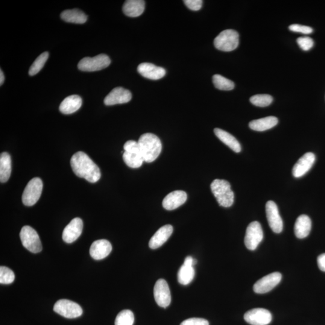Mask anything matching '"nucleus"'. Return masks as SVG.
Returning <instances> with one entry per match:
<instances>
[{"label": "nucleus", "mask_w": 325, "mask_h": 325, "mask_svg": "<svg viewBox=\"0 0 325 325\" xmlns=\"http://www.w3.org/2000/svg\"><path fill=\"white\" fill-rule=\"evenodd\" d=\"M155 300L158 306L166 308L171 303V295L168 284L164 279L158 280L154 289Z\"/></svg>", "instance_id": "f8f14e48"}, {"label": "nucleus", "mask_w": 325, "mask_h": 325, "mask_svg": "<svg viewBox=\"0 0 325 325\" xmlns=\"http://www.w3.org/2000/svg\"><path fill=\"white\" fill-rule=\"evenodd\" d=\"M71 165L73 172L77 177L84 178L90 183H95L100 179L99 167L83 152L79 151L73 155Z\"/></svg>", "instance_id": "f257e3e1"}, {"label": "nucleus", "mask_w": 325, "mask_h": 325, "mask_svg": "<svg viewBox=\"0 0 325 325\" xmlns=\"http://www.w3.org/2000/svg\"><path fill=\"white\" fill-rule=\"evenodd\" d=\"M215 135L218 137L224 144L227 145L228 147L232 149L237 153H240L242 150L241 145L240 144L238 140L236 139L233 135L227 132L222 129L216 128L214 130Z\"/></svg>", "instance_id": "393cba45"}, {"label": "nucleus", "mask_w": 325, "mask_h": 325, "mask_svg": "<svg viewBox=\"0 0 325 325\" xmlns=\"http://www.w3.org/2000/svg\"><path fill=\"white\" fill-rule=\"evenodd\" d=\"M49 57V53L48 52H43L36 60L34 61L33 63L30 66L29 69L28 74L30 76L36 75L37 73L40 71V70L44 66L46 61H47Z\"/></svg>", "instance_id": "7c9ffc66"}, {"label": "nucleus", "mask_w": 325, "mask_h": 325, "mask_svg": "<svg viewBox=\"0 0 325 325\" xmlns=\"http://www.w3.org/2000/svg\"><path fill=\"white\" fill-rule=\"evenodd\" d=\"M132 98V95L128 90L121 87H116L104 99L106 105H113L127 103Z\"/></svg>", "instance_id": "dca6fc26"}, {"label": "nucleus", "mask_w": 325, "mask_h": 325, "mask_svg": "<svg viewBox=\"0 0 325 325\" xmlns=\"http://www.w3.org/2000/svg\"><path fill=\"white\" fill-rule=\"evenodd\" d=\"M137 71L143 77L153 80H159L166 75L165 69L149 63L140 64L137 67Z\"/></svg>", "instance_id": "6ab92c4d"}, {"label": "nucleus", "mask_w": 325, "mask_h": 325, "mask_svg": "<svg viewBox=\"0 0 325 325\" xmlns=\"http://www.w3.org/2000/svg\"><path fill=\"white\" fill-rule=\"evenodd\" d=\"M266 213L269 226L272 230L277 234L282 232L283 222L277 204L274 201H269L266 203Z\"/></svg>", "instance_id": "ddd939ff"}, {"label": "nucleus", "mask_w": 325, "mask_h": 325, "mask_svg": "<svg viewBox=\"0 0 325 325\" xmlns=\"http://www.w3.org/2000/svg\"><path fill=\"white\" fill-rule=\"evenodd\" d=\"M195 275L193 266L183 265L178 273V281L181 285L186 286L192 282Z\"/></svg>", "instance_id": "c85d7f7f"}, {"label": "nucleus", "mask_w": 325, "mask_h": 325, "mask_svg": "<svg viewBox=\"0 0 325 325\" xmlns=\"http://www.w3.org/2000/svg\"><path fill=\"white\" fill-rule=\"evenodd\" d=\"M134 316L130 310H125L120 312L115 319V325H133Z\"/></svg>", "instance_id": "2f4dec72"}, {"label": "nucleus", "mask_w": 325, "mask_h": 325, "mask_svg": "<svg viewBox=\"0 0 325 325\" xmlns=\"http://www.w3.org/2000/svg\"><path fill=\"white\" fill-rule=\"evenodd\" d=\"M318 265L321 271L325 272V254H322L318 257Z\"/></svg>", "instance_id": "58836bf2"}, {"label": "nucleus", "mask_w": 325, "mask_h": 325, "mask_svg": "<svg viewBox=\"0 0 325 325\" xmlns=\"http://www.w3.org/2000/svg\"><path fill=\"white\" fill-rule=\"evenodd\" d=\"M22 244L32 253H40L42 250L39 235L33 228L30 226L22 227L20 232Z\"/></svg>", "instance_id": "0eeeda50"}, {"label": "nucleus", "mask_w": 325, "mask_h": 325, "mask_svg": "<svg viewBox=\"0 0 325 325\" xmlns=\"http://www.w3.org/2000/svg\"><path fill=\"white\" fill-rule=\"evenodd\" d=\"M11 172V160L9 154L2 153L0 156V181L5 183L9 179Z\"/></svg>", "instance_id": "cd10ccee"}, {"label": "nucleus", "mask_w": 325, "mask_h": 325, "mask_svg": "<svg viewBox=\"0 0 325 325\" xmlns=\"http://www.w3.org/2000/svg\"><path fill=\"white\" fill-rule=\"evenodd\" d=\"M289 30L292 31L297 32V33H301L305 34H311L313 31V28L309 27V26L300 24H293L290 25Z\"/></svg>", "instance_id": "c9c22d12"}, {"label": "nucleus", "mask_w": 325, "mask_h": 325, "mask_svg": "<svg viewBox=\"0 0 325 325\" xmlns=\"http://www.w3.org/2000/svg\"><path fill=\"white\" fill-rule=\"evenodd\" d=\"M174 228L171 225H166L158 230L149 241V247L152 250L159 248L168 241L171 236Z\"/></svg>", "instance_id": "412c9836"}, {"label": "nucleus", "mask_w": 325, "mask_h": 325, "mask_svg": "<svg viewBox=\"0 0 325 325\" xmlns=\"http://www.w3.org/2000/svg\"><path fill=\"white\" fill-rule=\"evenodd\" d=\"M184 2L189 9L198 11L201 9L203 1L202 0H185Z\"/></svg>", "instance_id": "e433bc0d"}, {"label": "nucleus", "mask_w": 325, "mask_h": 325, "mask_svg": "<svg viewBox=\"0 0 325 325\" xmlns=\"http://www.w3.org/2000/svg\"><path fill=\"white\" fill-rule=\"evenodd\" d=\"M211 190L221 206L227 208L232 206L234 201V194L228 181L215 180L211 184Z\"/></svg>", "instance_id": "7ed1b4c3"}, {"label": "nucleus", "mask_w": 325, "mask_h": 325, "mask_svg": "<svg viewBox=\"0 0 325 325\" xmlns=\"http://www.w3.org/2000/svg\"><path fill=\"white\" fill-rule=\"evenodd\" d=\"M180 325H209V322L202 318H190L187 319Z\"/></svg>", "instance_id": "4c0bfd02"}, {"label": "nucleus", "mask_w": 325, "mask_h": 325, "mask_svg": "<svg viewBox=\"0 0 325 325\" xmlns=\"http://www.w3.org/2000/svg\"><path fill=\"white\" fill-rule=\"evenodd\" d=\"M297 43L300 47L304 51H309L314 45V40L310 37H301L297 39Z\"/></svg>", "instance_id": "f704fd0d"}, {"label": "nucleus", "mask_w": 325, "mask_h": 325, "mask_svg": "<svg viewBox=\"0 0 325 325\" xmlns=\"http://www.w3.org/2000/svg\"><path fill=\"white\" fill-rule=\"evenodd\" d=\"M137 142L143 159L146 162H153L159 157L162 152V142L159 137L153 133L142 134Z\"/></svg>", "instance_id": "f03ea898"}, {"label": "nucleus", "mask_w": 325, "mask_h": 325, "mask_svg": "<svg viewBox=\"0 0 325 325\" xmlns=\"http://www.w3.org/2000/svg\"><path fill=\"white\" fill-rule=\"evenodd\" d=\"M124 153L123 160L126 165L131 168L136 169L142 165L143 159L138 142L128 140L124 146Z\"/></svg>", "instance_id": "20e7f679"}, {"label": "nucleus", "mask_w": 325, "mask_h": 325, "mask_svg": "<svg viewBox=\"0 0 325 325\" xmlns=\"http://www.w3.org/2000/svg\"><path fill=\"white\" fill-rule=\"evenodd\" d=\"M213 83L217 89L221 90H231L235 87L233 81L219 74L213 75Z\"/></svg>", "instance_id": "c756f323"}, {"label": "nucleus", "mask_w": 325, "mask_h": 325, "mask_svg": "<svg viewBox=\"0 0 325 325\" xmlns=\"http://www.w3.org/2000/svg\"><path fill=\"white\" fill-rule=\"evenodd\" d=\"M145 2L142 0H127L123 5V12L129 17H138L145 10Z\"/></svg>", "instance_id": "5701e85b"}, {"label": "nucleus", "mask_w": 325, "mask_h": 325, "mask_svg": "<svg viewBox=\"0 0 325 325\" xmlns=\"http://www.w3.org/2000/svg\"><path fill=\"white\" fill-rule=\"evenodd\" d=\"M263 239V231L261 225L257 221L251 222L246 231L245 244L251 251L256 250Z\"/></svg>", "instance_id": "9d476101"}, {"label": "nucleus", "mask_w": 325, "mask_h": 325, "mask_svg": "<svg viewBox=\"0 0 325 325\" xmlns=\"http://www.w3.org/2000/svg\"><path fill=\"white\" fill-rule=\"evenodd\" d=\"M111 60L108 55L99 54L94 57H84L78 64V68L81 71L94 72L107 68Z\"/></svg>", "instance_id": "6e6552de"}, {"label": "nucleus", "mask_w": 325, "mask_h": 325, "mask_svg": "<svg viewBox=\"0 0 325 325\" xmlns=\"http://www.w3.org/2000/svg\"><path fill=\"white\" fill-rule=\"evenodd\" d=\"M239 34L234 30H226L221 32L214 40V45L219 50L232 51L238 47Z\"/></svg>", "instance_id": "39448f33"}, {"label": "nucleus", "mask_w": 325, "mask_h": 325, "mask_svg": "<svg viewBox=\"0 0 325 325\" xmlns=\"http://www.w3.org/2000/svg\"><path fill=\"white\" fill-rule=\"evenodd\" d=\"M83 222L80 218H76L70 222V223L64 228L62 234V238L67 244L77 241L81 236L83 231Z\"/></svg>", "instance_id": "2eb2a0df"}, {"label": "nucleus", "mask_w": 325, "mask_h": 325, "mask_svg": "<svg viewBox=\"0 0 325 325\" xmlns=\"http://www.w3.org/2000/svg\"><path fill=\"white\" fill-rule=\"evenodd\" d=\"M312 230V221L306 215L299 216L295 222V234L298 239H304L309 235Z\"/></svg>", "instance_id": "4be33fe9"}, {"label": "nucleus", "mask_w": 325, "mask_h": 325, "mask_svg": "<svg viewBox=\"0 0 325 325\" xmlns=\"http://www.w3.org/2000/svg\"><path fill=\"white\" fill-rule=\"evenodd\" d=\"M42 189V181L39 178H34L29 181L22 193L23 204L26 206H34L39 200Z\"/></svg>", "instance_id": "423d86ee"}, {"label": "nucleus", "mask_w": 325, "mask_h": 325, "mask_svg": "<svg viewBox=\"0 0 325 325\" xmlns=\"http://www.w3.org/2000/svg\"><path fill=\"white\" fill-rule=\"evenodd\" d=\"M112 246L105 239L98 240L93 243L90 248V255L93 259L100 260L105 259L112 252Z\"/></svg>", "instance_id": "aec40b11"}, {"label": "nucleus", "mask_w": 325, "mask_h": 325, "mask_svg": "<svg viewBox=\"0 0 325 325\" xmlns=\"http://www.w3.org/2000/svg\"><path fill=\"white\" fill-rule=\"evenodd\" d=\"M282 279L279 272H274L260 279L253 287L254 292L257 294H264L272 291Z\"/></svg>", "instance_id": "9b49d317"}, {"label": "nucleus", "mask_w": 325, "mask_h": 325, "mask_svg": "<svg viewBox=\"0 0 325 325\" xmlns=\"http://www.w3.org/2000/svg\"><path fill=\"white\" fill-rule=\"evenodd\" d=\"M4 81V75L3 72H2V70L1 69V71H0V85H1V86L3 84Z\"/></svg>", "instance_id": "a19ab883"}, {"label": "nucleus", "mask_w": 325, "mask_h": 325, "mask_svg": "<svg viewBox=\"0 0 325 325\" xmlns=\"http://www.w3.org/2000/svg\"><path fill=\"white\" fill-rule=\"evenodd\" d=\"M278 119L276 117L268 116L259 119L254 120L250 122V127L256 131H264L271 129L276 126Z\"/></svg>", "instance_id": "a878e982"}, {"label": "nucleus", "mask_w": 325, "mask_h": 325, "mask_svg": "<svg viewBox=\"0 0 325 325\" xmlns=\"http://www.w3.org/2000/svg\"><path fill=\"white\" fill-rule=\"evenodd\" d=\"M60 17L64 21L74 24H84L87 19L86 14L77 8L64 10L61 13Z\"/></svg>", "instance_id": "bb28decb"}, {"label": "nucleus", "mask_w": 325, "mask_h": 325, "mask_svg": "<svg viewBox=\"0 0 325 325\" xmlns=\"http://www.w3.org/2000/svg\"><path fill=\"white\" fill-rule=\"evenodd\" d=\"M196 263H197V260L195 261V259H193L192 257L189 256L184 260L183 265L188 266H193Z\"/></svg>", "instance_id": "ea45409f"}, {"label": "nucleus", "mask_w": 325, "mask_h": 325, "mask_svg": "<svg viewBox=\"0 0 325 325\" xmlns=\"http://www.w3.org/2000/svg\"><path fill=\"white\" fill-rule=\"evenodd\" d=\"M187 199V193L183 190H175L169 193L163 201V207L167 210H174L182 206Z\"/></svg>", "instance_id": "a211bd4d"}, {"label": "nucleus", "mask_w": 325, "mask_h": 325, "mask_svg": "<svg viewBox=\"0 0 325 325\" xmlns=\"http://www.w3.org/2000/svg\"><path fill=\"white\" fill-rule=\"evenodd\" d=\"M82 105V99L80 96L73 95L68 96L61 102L59 110L63 114L69 115L80 109Z\"/></svg>", "instance_id": "b1692460"}, {"label": "nucleus", "mask_w": 325, "mask_h": 325, "mask_svg": "<svg viewBox=\"0 0 325 325\" xmlns=\"http://www.w3.org/2000/svg\"><path fill=\"white\" fill-rule=\"evenodd\" d=\"M54 311L67 319L80 317L83 314V310L78 304L68 300H58L54 306Z\"/></svg>", "instance_id": "1a4fd4ad"}, {"label": "nucleus", "mask_w": 325, "mask_h": 325, "mask_svg": "<svg viewBox=\"0 0 325 325\" xmlns=\"http://www.w3.org/2000/svg\"><path fill=\"white\" fill-rule=\"evenodd\" d=\"M250 101L256 106L265 107L269 106L272 103L273 98L268 94H259L252 96Z\"/></svg>", "instance_id": "473e14b6"}, {"label": "nucleus", "mask_w": 325, "mask_h": 325, "mask_svg": "<svg viewBox=\"0 0 325 325\" xmlns=\"http://www.w3.org/2000/svg\"><path fill=\"white\" fill-rule=\"evenodd\" d=\"M244 319L251 325H268L271 323L272 316L268 310L254 309L245 313Z\"/></svg>", "instance_id": "4468645a"}, {"label": "nucleus", "mask_w": 325, "mask_h": 325, "mask_svg": "<svg viewBox=\"0 0 325 325\" xmlns=\"http://www.w3.org/2000/svg\"><path fill=\"white\" fill-rule=\"evenodd\" d=\"M14 280L13 272L9 268L1 266L0 267V283L1 285H10Z\"/></svg>", "instance_id": "72a5a7b5"}, {"label": "nucleus", "mask_w": 325, "mask_h": 325, "mask_svg": "<svg viewBox=\"0 0 325 325\" xmlns=\"http://www.w3.org/2000/svg\"><path fill=\"white\" fill-rule=\"evenodd\" d=\"M316 156L313 153H307L299 160L292 170L293 175L295 178L304 176L314 165Z\"/></svg>", "instance_id": "f3484780"}]
</instances>
